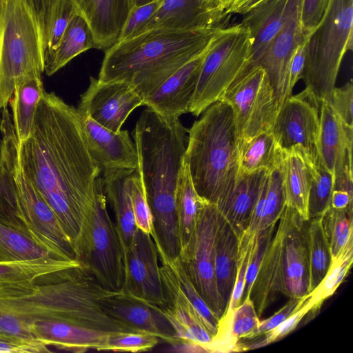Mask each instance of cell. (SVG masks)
<instances>
[{
    "instance_id": "9f6ffc18",
    "label": "cell",
    "mask_w": 353,
    "mask_h": 353,
    "mask_svg": "<svg viewBox=\"0 0 353 353\" xmlns=\"http://www.w3.org/2000/svg\"><path fill=\"white\" fill-rule=\"evenodd\" d=\"M330 0H301V24L303 31L310 34L318 26Z\"/></svg>"
},
{
    "instance_id": "7dc6e473",
    "label": "cell",
    "mask_w": 353,
    "mask_h": 353,
    "mask_svg": "<svg viewBox=\"0 0 353 353\" xmlns=\"http://www.w3.org/2000/svg\"><path fill=\"white\" fill-rule=\"evenodd\" d=\"M254 234L248 230L239 236L237 274L232 295L225 314L232 312L242 302L245 284L246 270L250 259Z\"/></svg>"
},
{
    "instance_id": "ac0fdd59",
    "label": "cell",
    "mask_w": 353,
    "mask_h": 353,
    "mask_svg": "<svg viewBox=\"0 0 353 353\" xmlns=\"http://www.w3.org/2000/svg\"><path fill=\"white\" fill-rule=\"evenodd\" d=\"M103 312L128 332L148 333L173 344L179 340L160 307L135 299L121 291L99 301Z\"/></svg>"
},
{
    "instance_id": "7c38bea8",
    "label": "cell",
    "mask_w": 353,
    "mask_h": 353,
    "mask_svg": "<svg viewBox=\"0 0 353 353\" xmlns=\"http://www.w3.org/2000/svg\"><path fill=\"white\" fill-rule=\"evenodd\" d=\"M218 101L227 103L232 110L239 143L271 131L279 110L273 89L261 66L233 82Z\"/></svg>"
},
{
    "instance_id": "6f0895ef",
    "label": "cell",
    "mask_w": 353,
    "mask_h": 353,
    "mask_svg": "<svg viewBox=\"0 0 353 353\" xmlns=\"http://www.w3.org/2000/svg\"><path fill=\"white\" fill-rule=\"evenodd\" d=\"M309 36L298 45L290 59L288 68L287 98L292 95L295 84L302 77L305 63Z\"/></svg>"
},
{
    "instance_id": "30bf717a",
    "label": "cell",
    "mask_w": 353,
    "mask_h": 353,
    "mask_svg": "<svg viewBox=\"0 0 353 353\" xmlns=\"http://www.w3.org/2000/svg\"><path fill=\"white\" fill-rule=\"evenodd\" d=\"M1 132V150L11 170L20 210L28 230L62 258L77 260L55 212L22 170L18 158L19 141L8 112L2 114Z\"/></svg>"
},
{
    "instance_id": "9c48e42d",
    "label": "cell",
    "mask_w": 353,
    "mask_h": 353,
    "mask_svg": "<svg viewBox=\"0 0 353 353\" xmlns=\"http://www.w3.org/2000/svg\"><path fill=\"white\" fill-rule=\"evenodd\" d=\"M252 44L249 30L241 23L218 30L201 65L189 112L196 117L202 114L244 74Z\"/></svg>"
},
{
    "instance_id": "52a82bcc",
    "label": "cell",
    "mask_w": 353,
    "mask_h": 353,
    "mask_svg": "<svg viewBox=\"0 0 353 353\" xmlns=\"http://www.w3.org/2000/svg\"><path fill=\"white\" fill-rule=\"evenodd\" d=\"M41 21L28 0H0V109L8 108L17 81L45 70Z\"/></svg>"
},
{
    "instance_id": "8fae6325",
    "label": "cell",
    "mask_w": 353,
    "mask_h": 353,
    "mask_svg": "<svg viewBox=\"0 0 353 353\" xmlns=\"http://www.w3.org/2000/svg\"><path fill=\"white\" fill-rule=\"evenodd\" d=\"M124 252L114 222L107 210L103 179L98 177L88 219V245L83 262L97 281L112 292L121 290Z\"/></svg>"
},
{
    "instance_id": "836d02e7",
    "label": "cell",
    "mask_w": 353,
    "mask_h": 353,
    "mask_svg": "<svg viewBox=\"0 0 353 353\" xmlns=\"http://www.w3.org/2000/svg\"><path fill=\"white\" fill-rule=\"evenodd\" d=\"M283 163V150L271 131L261 133L250 140L239 143L238 173L272 171Z\"/></svg>"
},
{
    "instance_id": "8d00e7d4",
    "label": "cell",
    "mask_w": 353,
    "mask_h": 353,
    "mask_svg": "<svg viewBox=\"0 0 353 353\" xmlns=\"http://www.w3.org/2000/svg\"><path fill=\"white\" fill-rule=\"evenodd\" d=\"M307 240L310 293L321 283L332 263V254L323 229L321 216L308 219Z\"/></svg>"
},
{
    "instance_id": "1f68e13d",
    "label": "cell",
    "mask_w": 353,
    "mask_h": 353,
    "mask_svg": "<svg viewBox=\"0 0 353 353\" xmlns=\"http://www.w3.org/2000/svg\"><path fill=\"white\" fill-rule=\"evenodd\" d=\"M96 48L90 26L80 13L70 20L57 46L45 58L44 72L51 76L72 59L90 49Z\"/></svg>"
},
{
    "instance_id": "ba28073f",
    "label": "cell",
    "mask_w": 353,
    "mask_h": 353,
    "mask_svg": "<svg viewBox=\"0 0 353 353\" xmlns=\"http://www.w3.org/2000/svg\"><path fill=\"white\" fill-rule=\"evenodd\" d=\"M353 0H330L316 29L310 34L301 79L305 90L320 104L327 101L343 58L353 46Z\"/></svg>"
},
{
    "instance_id": "ab89813d",
    "label": "cell",
    "mask_w": 353,
    "mask_h": 353,
    "mask_svg": "<svg viewBox=\"0 0 353 353\" xmlns=\"http://www.w3.org/2000/svg\"><path fill=\"white\" fill-rule=\"evenodd\" d=\"M353 262V245L338 258L332 260L326 274L319 285L307 296L311 306L308 313L315 314L324 301L332 296L347 276Z\"/></svg>"
},
{
    "instance_id": "f5cc1de1",
    "label": "cell",
    "mask_w": 353,
    "mask_h": 353,
    "mask_svg": "<svg viewBox=\"0 0 353 353\" xmlns=\"http://www.w3.org/2000/svg\"><path fill=\"white\" fill-rule=\"evenodd\" d=\"M162 1L163 0H155L141 6H133L117 41L125 40L133 37L157 12L161 6Z\"/></svg>"
},
{
    "instance_id": "816d5d0a",
    "label": "cell",
    "mask_w": 353,
    "mask_h": 353,
    "mask_svg": "<svg viewBox=\"0 0 353 353\" xmlns=\"http://www.w3.org/2000/svg\"><path fill=\"white\" fill-rule=\"evenodd\" d=\"M334 112L348 128H353V84L352 81L341 87H334L327 101Z\"/></svg>"
},
{
    "instance_id": "91938a15",
    "label": "cell",
    "mask_w": 353,
    "mask_h": 353,
    "mask_svg": "<svg viewBox=\"0 0 353 353\" xmlns=\"http://www.w3.org/2000/svg\"><path fill=\"white\" fill-rule=\"evenodd\" d=\"M162 351L176 353H201L208 352V350L202 345L189 341H179L168 346Z\"/></svg>"
},
{
    "instance_id": "d4e9b609",
    "label": "cell",
    "mask_w": 353,
    "mask_h": 353,
    "mask_svg": "<svg viewBox=\"0 0 353 353\" xmlns=\"http://www.w3.org/2000/svg\"><path fill=\"white\" fill-rule=\"evenodd\" d=\"M319 155L327 170L334 178L352 161L353 128L345 125L334 112L327 101L319 107Z\"/></svg>"
},
{
    "instance_id": "d590c367",
    "label": "cell",
    "mask_w": 353,
    "mask_h": 353,
    "mask_svg": "<svg viewBox=\"0 0 353 353\" xmlns=\"http://www.w3.org/2000/svg\"><path fill=\"white\" fill-rule=\"evenodd\" d=\"M78 260L39 259L24 261H0V287L32 282L45 274L77 266Z\"/></svg>"
},
{
    "instance_id": "f546056e",
    "label": "cell",
    "mask_w": 353,
    "mask_h": 353,
    "mask_svg": "<svg viewBox=\"0 0 353 353\" xmlns=\"http://www.w3.org/2000/svg\"><path fill=\"white\" fill-rule=\"evenodd\" d=\"M311 161L297 147L283 150L285 206L294 209L308 220L307 201L311 183Z\"/></svg>"
},
{
    "instance_id": "8992f818",
    "label": "cell",
    "mask_w": 353,
    "mask_h": 353,
    "mask_svg": "<svg viewBox=\"0 0 353 353\" xmlns=\"http://www.w3.org/2000/svg\"><path fill=\"white\" fill-rule=\"evenodd\" d=\"M307 221L285 206L277 221L250 294L259 318L279 292L290 299L310 294Z\"/></svg>"
},
{
    "instance_id": "83f0119b",
    "label": "cell",
    "mask_w": 353,
    "mask_h": 353,
    "mask_svg": "<svg viewBox=\"0 0 353 353\" xmlns=\"http://www.w3.org/2000/svg\"><path fill=\"white\" fill-rule=\"evenodd\" d=\"M239 237L219 212L215 239L214 275L216 290L225 313L238 268Z\"/></svg>"
},
{
    "instance_id": "74e56055",
    "label": "cell",
    "mask_w": 353,
    "mask_h": 353,
    "mask_svg": "<svg viewBox=\"0 0 353 353\" xmlns=\"http://www.w3.org/2000/svg\"><path fill=\"white\" fill-rule=\"evenodd\" d=\"M78 12L75 0H51L48 3L39 17L45 56L56 48L70 20Z\"/></svg>"
},
{
    "instance_id": "11a10c76",
    "label": "cell",
    "mask_w": 353,
    "mask_h": 353,
    "mask_svg": "<svg viewBox=\"0 0 353 353\" xmlns=\"http://www.w3.org/2000/svg\"><path fill=\"white\" fill-rule=\"evenodd\" d=\"M307 297V296L303 298H290L278 312L270 317L259 321L258 327L250 339L259 337L275 328L297 311Z\"/></svg>"
},
{
    "instance_id": "5bb4252c",
    "label": "cell",
    "mask_w": 353,
    "mask_h": 353,
    "mask_svg": "<svg viewBox=\"0 0 353 353\" xmlns=\"http://www.w3.org/2000/svg\"><path fill=\"white\" fill-rule=\"evenodd\" d=\"M319 107L305 90L283 101L271 130L282 150L297 147L313 162L321 159Z\"/></svg>"
},
{
    "instance_id": "7402d4cb",
    "label": "cell",
    "mask_w": 353,
    "mask_h": 353,
    "mask_svg": "<svg viewBox=\"0 0 353 353\" xmlns=\"http://www.w3.org/2000/svg\"><path fill=\"white\" fill-rule=\"evenodd\" d=\"M207 50L182 66L153 94L145 98L143 105L165 117H180L189 112L200 67Z\"/></svg>"
},
{
    "instance_id": "4fadbf2b",
    "label": "cell",
    "mask_w": 353,
    "mask_h": 353,
    "mask_svg": "<svg viewBox=\"0 0 353 353\" xmlns=\"http://www.w3.org/2000/svg\"><path fill=\"white\" fill-rule=\"evenodd\" d=\"M219 211L206 202L188 243L179 258L194 287L216 318L225 314L214 275L215 239Z\"/></svg>"
},
{
    "instance_id": "94428289",
    "label": "cell",
    "mask_w": 353,
    "mask_h": 353,
    "mask_svg": "<svg viewBox=\"0 0 353 353\" xmlns=\"http://www.w3.org/2000/svg\"><path fill=\"white\" fill-rule=\"evenodd\" d=\"M258 0H235L231 6L226 10V13L243 14Z\"/></svg>"
},
{
    "instance_id": "03108f58",
    "label": "cell",
    "mask_w": 353,
    "mask_h": 353,
    "mask_svg": "<svg viewBox=\"0 0 353 353\" xmlns=\"http://www.w3.org/2000/svg\"><path fill=\"white\" fill-rule=\"evenodd\" d=\"M1 113H2V110L0 109V150H1V142H2L1 132Z\"/></svg>"
},
{
    "instance_id": "f1b7e54d",
    "label": "cell",
    "mask_w": 353,
    "mask_h": 353,
    "mask_svg": "<svg viewBox=\"0 0 353 353\" xmlns=\"http://www.w3.org/2000/svg\"><path fill=\"white\" fill-rule=\"evenodd\" d=\"M132 170H109L103 172V183L115 215V225L120 236L123 252L130 245L137 229L132 205Z\"/></svg>"
},
{
    "instance_id": "d6a6232c",
    "label": "cell",
    "mask_w": 353,
    "mask_h": 353,
    "mask_svg": "<svg viewBox=\"0 0 353 353\" xmlns=\"http://www.w3.org/2000/svg\"><path fill=\"white\" fill-rule=\"evenodd\" d=\"M39 259H65L29 231L0 221L1 262L24 261Z\"/></svg>"
},
{
    "instance_id": "db71d44e",
    "label": "cell",
    "mask_w": 353,
    "mask_h": 353,
    "mask_svg": "<svg viewBox=\"0 0 353 353\" xmlns=\"http://www.w3.org/2000/svg\"><path fill=\"white\" fill-rule=\"evenodd\" d=\"M0 335L30 342H39L32 334L30 325L14 314L0 310Z\"/></svg>"
},
{
    "instance_id": "9a60e30c",
    "label": "cell",
    "mask_w": 353,
    "mask_h": 353,
    "mask_svg": "<svg viewBox=\"0 0 353 353\" xmlns=\"http://www.w3.org/2000/svg\"><path fill=\"white\" fill-rule=\"evenodd\" d=\"M123 265L121 292L160 307L166 305L157 248L151 234L137 229L124 250Z\"/></svg>"
},
{
    "instance_id": "4dcf8cb0",
    "label": "cell",
    "mask_w": 353,
    "mask_h": 353,
    "mask_svg": "<svg viewBox=\"0 0 353 353\" xmlns=\"http://www.w3.org/2000/svg\"><path fill=\"white\" fill-rule=\"evenodd\" d=\"M44 92L41 74H31L17 81L10 103L12 124L19 143L30 137Z\"/></svg>"
},
{
    "instance_id": "cb8c5ba5",
    "label": "cell",
    "mask_w": 353,
    "mask_h": 353,
    "mask_svg": "<svg viewBox=\"0 0 353 353\" xmlns=\"http://www.w3.org/2000/svg\"><path fill=\"white\" fill-rule=\"evenodd\" d=\"M30 325L37 341L48 347L75 353L98 351L112 332L59 321H37Z\"/></svg>"
},
{
    "instance_id": "f907efd6",
    "label": "cell",
    "mask_w": 353,
    "mask_h": 353,
    "mask_svg": "<svg viewBox=\"0 0 353 353\" xmlns=\"http://www.w3.org/2000/svg\"><path fill=\"white\" fill-rule=\"evenodd\" d=\"M330 208L339 211L353 212V176L352 165H347L344 170L334 178Z\"/></svg>"
},
{
    "instance_id": "be15d7a7",
    "label": "cell",
    "mask_w": 353,
    "mask_h": 353,
    "mask_svg": "<svg viewBox=\"0 0 353 353\" xmlns=\"http://www.w3.org/2000/svg\"><path fill=\"white\" fill-rule=\"evenodd\" d=\"M212 2L221 10L225 11L231 6L235 0H212Z\"/></svg>"
},
{
    "instance_id": "6da1fadb",
    "label": "cell",
    "mask_w": 353,
    "mask_h": 353,
    "mask_svg": "<svg viewBox=\"0 0 353 353\" xmlns=\"http://www.w3.org/2000/svg\"><path fill=\"white\" fill-rule=\"evenodd\" d=\"M26 177L49 204L78 261L88 245V219L101 170L91 156L76 108L44 92L30 137L18 145Z\"/></svg>"
},
{
    "instance_id": "2e32d148",
    "label": "cell",
    "mask_w": 353,
    "mask_h": 353,
    "mask_svg": "<svg viewBox=\"0 0 353 353\" xmlns=\"http://www.w3.org/2000/svg\"><path fill=\"white\" fill-rule=\"evenodd\" d=\"M143 101L125 81H103L90 77L89 86L81 94L77 109L101 126L117 132L131 112L143 105Z\"/></svg>"
},
{
    "instance_id": "ee69618b",
    "label": "cell",
    "mask_w": 353,
    "mask_h": 353,
    "mask_svg": "<svg viewBox=\"0 0 353 353\" xmlns=\"http://www.w3.org/2000/svg\"><path fill=\"white\" fill-rule=\"evenodd\" d=\"M168 259L180 289L195 308L206 329L214 336L217 332L219 320L213 314L194 287L179 256Z\"/></svg>"
},
{
    "instance_id": "603a6c76",
    "label": "cell",
    "mask_w": 353,
    "mask_h": 353,
    "mask_svg": "<svg viewBox=\"0 0 353 353\" xmlns=\"http://www.w3.org/2000/svg\"><path fill=\"white\" fill-rule=\"evenodd\" d=\"M288 1L259 0L243 14L241 23L249 30L252 44L250 64L241 77L255 67L281 29L286 18Z\"/></svg>"
},
{
    "instance_id": "3957f363",
    "label": "cell",
    "mask_w": 353,
    "mask_h": 353,
    "mask_svg": "<svg viewBox=\"0 0 353 353\" xmlns=\"http://www.w3.org/2000/svg\"><path fill=\"white\" fill-rule=\"evenodd\" d=\"M116 292L104 288L81 263L32 282L0 287V310L28 325L51 320L106 332H127L99 304Z\"/></svg>"
},
{
    "instance_id": "680465c9",
    "label": "cell",
    "mask_w": 353,
    "mask_h": 353,
    "mask_svg": "<svg viewBox=\"0 0 353 353\" xmlns=\"http://www.w3.org/2000/svg\"><path fill=\"white\" fill-rule=\"evenodd\" d=\"M48 347L41 342H30L0 335V352L45 353Z\"/></svg>"
},
{
    "instance_id": "c3c4849f",
    "label": "cell",
    "mask_w": 353,
    "mask_h": 353,
    "mask_svg": "<svg viewBox=\"0 0 353 353\" xmlns=\"http://www.w3.org/2000/svg\"><path fill=\"white\" fill-rule=\"evenodd\" d=\"M308 297V296H307ZM307 297L301 307L292 315L276 326L271 331L267 332L260 339L253 340V342L241 343H239V350L244 351L251 349L261 347L275 341H279L286 335L292 332L299 324L303 318L307 314L311 306L307 302Z\"/></svg>"
},
{
    "instance_id": "b9f144b4",
    "label": "cell",
    "mask_w": 353,
    "mask_h": 353,
    "mask_svg": "<svg viewBox=\"0 0 353 353\" xmlns=\"http://www.w3.org/2000/svg\"><path fill=\"white\" fill-rule=\"evenodd\" d=\"M0 221L29 231L20 210L11 170L6 155L1 150H0Z\"/></svg>"
},
{
    "instance_id": "681fc988",
    "label": "cell",
    "mask_w": 353,
    "mask_h": 353,
    "mask_svg": "<svg viewBox=\"0 0 353 353\" xmlns=\"http://www.w3.org/2000/svg\"><path fill=\"white\" fill-rule=\"evenodd\" d=\"M131 192L133 212L137 228L153 234V219L141 177L136 170L132 177Z\"/></svg>"
},
{
    "instance_id": "5b68a950",
    "label": "cell",
    "mask_w": 353,
    "mask_h": 353,
    "mask_svg": "<svg viewBox=\"0 0 353 353\" xmlns=\"http://www.w3.org/2000/svg\"><path fill=\"white\" fill-rule=\"evenodd\" d=\"M239 137L231 107L217 101L188 129L183 160L194 187L205 201L218 205L238 174Z\"/></svg>"
},
{
    "instance_id": "44dd1931",
    "label": "cell",
    "mask_w": 353,
    "mask_h": 353,
    "mask_svg": "<svg viewBox=\"0 0 353 353\" xmlns=\"http://www.w3.org/2000/svg\"><path fill=\"white\" fill-rule=\"evenodd\" d=\"M227 13L212 0H163L151 18L134 35L155 29L203 30L221 27Z\"/></svg>"
},
{
    "instance_id": "f35d334b",
    "label": "cell",
    "mask_w": 353,
    "mask_h": 353,
    "mask_svg": "<svg viewBox=\"0 0 353 353\" xmlns=\"http://www.w3.org/2000/svg\"><path fill=\"white\" fill-rule=\"evenodd\" d=\"M321 222L332 260L335 259L353 245V212L329 208L321 216Z\"/></svg>"
},
{
    "instance_id": "277c9868",
    "label": "cell",
    "mask_w": 353,
    "mask_h": 353,
    "mask_svg": "<svg viewBox=\"0 0 353 353\" xmlns=\"http://www.w3.org/2000/svg\"><path fill=\"white\" fill-rule=\"evenodd\" d=\"M145 31L108 48L98 79L129 83L144 99L189 61L204 53L218 30Z\"/></svg>"
},
{
    "instance_id": "e7e4bbea",
    "label": "cell",
    "mask_w": 353,
    "mask_h": 353,
    "mask_svg": "<svg viewBox=\"0 0 353 353\" xmlns=\"http://www.w3.org/2000/svg\"><path fill=\"white\" fill-rule=\"evenodd\" d=\"M155 0H131L133 6H141L149 3H151Z\"/></svg>"
},
{
    "instance_id": "e575fe53",
    "label": "cell",
    "mask_w": 353,
    "mask_h": 353,
    "mask_svg": "<svg viewBox=\"0 0 353 353\" xmlns=\"http://www.w3.org/2000/svg\"><path fill=\"white\" fill-rule=\"evenodd\" d=\"M206 202L196 192L188 167L183 160L176 192L177 225L181 249L190 240Z\"/></svg>"
},
{
    "instance_id": "484cf974",
    "label": "cell",
    "mask_w": 353,
    "mask_h": 353,
    "mask_svg": "<svg viewBox=\"0 0 353 353\" xmlns=\"http://www.w3.org/2000/svg\"><path fill=\"white\" fill-rule=\"evenodd\" d=\"M80 13L92 32L97 49L117 42L133 5L131 0H79Z\"/></svg>"
},
{
    "instance_id": "60d3db41",
    "label": "cell",
    "mask_w": 353,
    "mask_h": 353,
    "mask_svg": "<svg viewBox=\"0 0 353 353\" xmlns=\"http://www.w3.org/2000/svg\"><path fill=\"white\" fill-rule=\"evenodd\" d=\"M311 183L307 201L308 219L321 216L330 208L334 176L321 159L311 161Z\"/></svg>"
},
{
    "instance_id": "7bdbcfd3",
    "label": "cell",
    "mask_w": 353,
    "mask_h": 353,
    "mask_svg": "<svg viewBox=\"0 0 353 353\" xmlns=\"http://www.w3.org/2000/svg\"><path fill=\"white\" fill-rule=\"evenodd\" d=\"M285 207L282 163L280 166L268 172L265 177L263 212L259 231L276 223Z\"/></svg>"
},
{
    "instance_id": "ffe728a7",
    "label": "cell",
    "mask_w": 353,
    "mask_h": 353,
    "mask_svg": "<svg viewBox=\"0 0 353 353\" xmlns=\"http://www.w3.org/2000/svg\"><path fill=\"white\" fill-rule=\"evenodd\" d=\"M91 156L101 170L138 168V154L128 130H108L78 111Z\"/></svg>"
},
{
    "instance_id": "bcb514c9",
    "label": "cell",
    "mask_w": 353,
    "mask_h": 353,
    "mask_svg": "<svg viewBox=\"0 0 353 353\" xmlns=\"http://www.w3.org/2000/svg\"><path fill=\"white\" fill-rule=\"evenodd\" d=\"M276 223H274L254 234L246 270L245 284L242 301L247 298H250L251 288L257 276L263 255L274 233Z\"/></svg>"
},
{
    "instance_id": "6125c7cd",
    "label": "cell",
    "mask_w": 353,
    "mask_h": 353,
    "mask_svg": "<svg viewBox=\"0 0 353 353\" xmlns=\"http://www.w3.org/2000/svg\"><path fill=\"white\" fill-rule=\"evenodd\" d=\"M50 1L51 0H28L39 18ZM75 1L77 3L79 1V0Z\"/></svg>"
},
{
    "instance_id": "4316f807",
    "label": "cell",
    "mask_w": 353,
    "mask_h": 353,
    "mask_svg": "<svg viewBox=\"0 0 353 353\" xmlns=\"http://www.w3.org/2000/svg\"><path fill=\"white\" fill-rule=\"evenodd\" d=\"M268 173L265 170L238 173L230 191L216 205L239 237L248 228L252 210Z\"/></svg>"
},
{
    "instance_id": "7a4b0ae2",
    "label": "cell",
    "mask_w": 353,
    "mask_h": 353,
    "mask_svg": "<svg viewBox=\"0 0 353 353\" xmlns=\"http://www.w3.org/2000/svg\"><path fill=\"white\" fill-rule=\"evenodd\" d=\"M141 177L153 219L152 237L170 259L179 256L176 192L188 138L179 117H165L147 108L132 132Z\"/></svg>"
},
{
    "instance_id": "e0dca14e",
    "label": "cell",
    "mask_w": 353,
    "mask_h": 353,
    "mask_svg": "<svg viewBox=\"0 0 353 353\" xmlns=\"http://www.w3.org/2000/svg\"><path fill=\"white\" fill-rule=\"evenodd\" d=\"M301 0H289L281 29L255 65L265 71L278 109L287 98L290 59L298 45L310 35L303 31L301 24Z\"/></svg>"
},
{
    "instance_id": "f6af8a7d",
    "label": "cell",
    "mask_w": 353,
    "mask_h": 353,
    "mask_svg": "<svg viewBox=\"0 0 353 353\" xmlns=\"http://www.w3.org/2000/svg\"><path fill=\"white\" fill-rule=\"evenodd\" d=\"M160 339L151 334L112 332L98 351L140 352L151 350Z\"/></svg>"
},
{
    "instance_id": "d6986e66",
    "label": "cell",
    "mask_w": 353,
    "mask_h": 353,
    "mask_svg": "<svg viewBox=\"0 0 353 353\" xmlns=\"http://www.w3.org/2000/svg\"><path fill=\"white\" fill-rule=\"evenodd\" d=\"M159 271L166 305L160 307L172 325L179 341H189L207 345L212 336L199 314L180 289L168 256L158 250Z\"/></svg>"
}]
</instances>
